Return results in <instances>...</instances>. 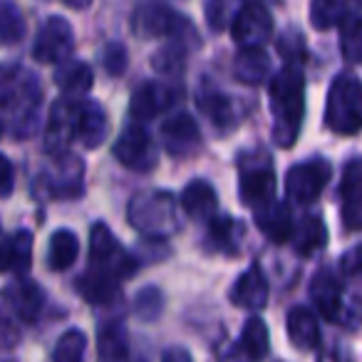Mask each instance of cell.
I'll return each mask as SVG.
<instances>
[{
	"label": "cell",
	"instance_id": "cell-20",
	"mask_svg": "<svg viewBox=\"0 0 362 362\" xmlns=\"http://www.w3.org/2000/svg\"><path fill=\"white\" fill-rule=\"evenodd\" d=\"M33 263V233L30 231H0V273H23L30 271Z\"/></svg>",
	"mask_w": 362,
	"mask_h": 362
},
{
	"label": "cell",
	"instance_id": "cell-30",
	"mask_svg": "<svg viewBox=\"0 0 362 362\" xmlns=\"http://www.w3.org/2000/svg\"><path fill=\"white\" fill-rule=\"evenodd\" d=\"M236 347L243 352L248 362H263L271 352V337H268V325L258 315H251L241 330V340Z\"/></svg>",
	"mask_w": 362,
	"mask_h": 362
},
{
	"label": "cell",
	"instance_id": "cell-15",
	"mask_svg": "<svg viewBox=\"0 0 362 362\" xmlns=\"http://www.w3.org/2000/svg\"><path fill=\"white\" fill-rule=\"evenodd\" d=\"M179 97V87L169 85V82H144V85H139L132 92L129 112L134 119L149 122L154 117H159L161 112L169 110V107H174Z\"/></svg>",
	"mask_w": 362,
	"mask_h": 362
},
{
	"label": "cell",
	"instance_id": "cell-18",
	"mask_svg": "<svg viewBox=\"0 0 362 362\" xmlns=\"http://www.w3.org/2000/svg\"><path fill=\"white\" fill-rule=\"evenodd\" d=\"M310 298L320 315L330 322H342V283L330 266L320 268L310 281Z\"/></svg>",
	"mask_w": 362,
	"mask_h": 362
},
{
	"label": "cell",
	"instance_id": "cell-31",
	"mask_svg": "<svg viewBox=\"0 0 362 362\" xmlns=\"http://www.w3.org/2000/svg\"><path fill=\"white\" fill-rule=\"evenodd\" d=\"M80 256V238L70 228H57L47 243V266L52 271H67Z\"/></svg>",
	"mask_w": 362,
	"mask_h": 362
},
{
	"label": "cell",
	"instance_id": "cell-11",
	"mask_svg": "<svg viewBox=\"0 0 362 362\" xmlns=\"http://www.w3.org/2000/svg\"><path fill=\"white\" fill-rule=\"evenodd\" d=\"M231 35L241 50H263L273 35V16L263 3H243L231 21Z\"/></svg>",
	"mask_w": 362,
	"mask_h": 362
},
{
	"label": "cell",
	"instance_id": "cell-14",
	"mask_svg": "<svg viewBox=\"0 0 362 362\" xmlns=\"http://www.w3.org/2000/svg\"><path fill=\"white\" fill-rule=\"evenodd\" d=\"M161 146L171 156H179V159L197 154L202 149V132H199L197 119L189 112H179V115H171L169 119H164V124H161Z\"/></svg>",
	"mask_w": 362,
	"mask_h": 362
},
{
	"label": "cell",
	"instance_id": "cell-6",
	"mask_svg": "<svg viewBox=\"0 0 362 362\" xmlns=\"http://www.w3.org/2000/svg\"><path fill=\"white\" fill-rule=\"evenodd\" d=\"M276 169L266 149H248L238 156V194L251 211L276 202Z\"/></svg>",
	"mask_w": 362,
	"mask_h": 362
},
{
	"label": "cell",
	"instance_id": "cell-46",
	"mask_svg": "<svg viewBox=\"0 0 362 362\" xmlns=\"http://www.w3.org/2000/svg\"><path fill=\"white\" fill-rule=\"evenodd\" d=\"M0 134H3V122H0Z\"/></svg>",
	"mask_w": 362,
	"mask_h": 362
},
{
	"label": "cell",
	"instance_id": "cell-12",
	"mask_svg": "<svg viewBox=\"0 0 362 362\" xmlns=\"http://www.w3.org/2000/svg\"><path fill=\"white\" fill-rule=\"evenodd\" d=\"M72 47H75L72 25L62 16H50L37 30V37L33 42V57L45 65H62L70 57Z\"/></svg>",
	"mask_w": 362,
	"mask_h": 362
},
{
	"label": "cell",
	"instance_id": "cell-16",
	"mask_svg": "<svg viewBox=\"0 0 362 362\" xmlns=\"http://www.w3.org/2000/svg\"><path fill=\"white\" fill-rule=\"evenodd\" d=\"M197 105H199V110H202V115L211 122V127L218 132V134H231V132L238 127V122H241L233 100L226 95V92L214 87L211 82H204V85L199 87Z\"/></svg>",
	"mask_w": 362,
	"mask_h": 362
},
{
	"label": "cell",
	"instance_id": "cell-34",
	"mask_svg": "<svg viewBox=\"0 0 362 362\" xmlns=\"http://www.w3.org/2000/svg\"><path fill=\"white\" fill-rule=\"evenodd\" d=\"M25 16L13 3H0V45H18L25 37Z\"/></svg>",
	"mask_w": 362,
	"mask_h": 362
},
{
	"label": "cell",
	"instance_id": "cell-3",
	"mask_svg": "<svg viewBox=\"0 0 362 362\" xmlns=\"http://www.w3.org/2000/svg\"><path fill=\"white\" fill-rule=\"evenodd\" d=\"M268 105L273 115V141L283 149L296 144L305 117V80L298 67H283L268 85Z\"/></svg>",
	"mask_w": 362,
	"mask_h": 362
},
{
	"label": "cell",
	"instance_id": "cell-5",
	"mask_svg": "<svg viewBox=\"0 0 362 362\" xmlns=\"http://www.w3.org/2000/svg\"><path fill=\"white\" fill-rule=\"evenodd\" d=\"M325 127L342 136L362 129V82L352 72H340L327 90Z\"/></svg>",
	"mask_w": 362,
	"mask_h": 362
},
{
	"label": "cell",
	"instance_id": "cell-26",
	"mask_svg": "<svg viewBox=\"0 0 362 362\" xmlns=\"http://www.w3.org/2000/svg\"><path fill=\"white\" fill-rule=\"evenodd\" d=\"M253 216H256V226L261 228V233L271 238L273 243L291 241L293 218H291V209H288L283 202L268 204V206L253 211Z\"/></svg>",
	"mask_w": 362,
	"mask_h": 362
},
{
	"label": "cell",
	"instance_id": "cell-43",
	"mask_svg": "<svg viewBox=\"0 0 362 362\" xmlns=\"http://www.w3.org/2000/svg\"><path fill=\"white\" fill-rule=\"evenodd\" d=\"M16 187V171L6 154H0V199H8Z\"/></svg>",
	"mask_w": 362,
	"mask_h": 362
},
{
	"label": "cell",
	"instance_id": "cell-8",
	"mask_svg": "<svg viewBox=\"0 0 362 362\" xmlns=\"http://www.w3.org/2000/svg\"><path fill=\"white\" fill-rule=\"evenodd\" d=\"M332 176V166L322 156H313L300 164H293L286 171L283 179V189L286 197L296 204H313L322 194V189L327 187V181Z\"/></svg>",
	"mask_w": 362,
	"mask_h": 362
},
{
	"label": "cell",
	"instance_id": "cell-4",
	"mask_svg": "<svg viewBox=\"0 0 362 362\" xmlns=\"http://www.w3.org/2000/svg\"><path fill=\"white\" fill-rule=\"evenodd\" d=\"M127 218L141 236L161 241L179 231V202L171 192H161V189L141 192L127 206Z\"/></svg>",
	"mask_w": 362,
	"mask_h": 362
},
{
	"label": "cell",
	"instance_id": "cell-23",
	"mask_svg": "<svg viewBox=\"0 0 362 362\" xmlns=\"http://www.w3.org/2000/svg\"><path fill=\"white\" fill-rule=\"evenodd\" d=\"M8 305L13 308V313L18 315V320L35 322L37 315L42 310L45 303V293L37 283L28 281V278H18L11 288H8Z\"/></svg>",
	"mask_w": 362,
	"mask_h": 362
},
{
	"label": "cell",
	"instance_id": "cell-19",
	"mask_svg": "<svg viewBox=\"0 0 362 362\" xmlns=\"http://www.w3.org/2000/svg\"><path fill=\"white\" fill-rule=\"evenodd\" d=\"M231 303L236 308H246V310H263L268 303V278L258 263L248 266L241 276L236 278L231 288Z\"/></svg>",
	"mask_w": 362,
	"mask_h": 362
},
{
	"label": "cell",
	"instance_id": "cell-44",
	"mask_svg": "<svg viewBox=\"0 0 362 362\" xmlns=\"http://www.w3.org/2000/svg\"><path fill=\"white\" fill-rule=\"evenodd\" d=\"M161 362H194L192 355H189L187 347H169V350L161 352Z\"/></svg>",
	"mask_w": 362,
	"mask_h": 362
},
{
	"label": "cell",
	"instance_id": "cell-22",
	"mask_svg": "<svg viewBox=\"0 0 362 362\" xmlns=\"http://www.w3.org/2000/svg\"><path fill=\"white\" fill-rule=\"evenodd\" d=\"M181 209L189 218H197V221H211L218 211V199L216 192L209 181L204 179H194L189 181L179 199Z\"/></svg>",
	"mask_w": 362,
	"mask_h": 362
},
{
	"label": "cell",
	"instance_id": "cell-25",
	"mask_svg": "<svg viewBox=\"0 0 362 362\" xmlns=\"http://www.w3.org/2000/svg\"><path fill=\"white\" fill-rule=\"evenodd\" d=\"M107 132H110L107 112L92 100L82 102L80 119H77V139H80L87 149H97V146L107 139Z\"/></svg>",
	"mask_w": 362,
	"mask_h": 362
},
{
	"label": "cell",
	"instance_id": "cell-13",
	"mask_svg": "<svg viewBox=\"0 0 362 362\" xmlns=\"http://www.w3.org/2000/svg\"><path fill=\"white\" fill-rule=\"evenodd\" d=\"M82 100H67L60 97L52 102L50 115L45 122V151L50 156L67 154V146L77 136V119H80Z\"/></svg>",
	"mask_w": 362,
	"mask_h": 362
},
{
	"label": "cell",
	"instance_id": "cell-21",
	"mask_svg": "<svg viewBox=\"0 0 362 362\" xmlns=\"http://www.w3.org/2000/svg\"><path fill=\"white\" fill-rule=\"evenodd\" d=\"M97 352H100V362H134L132 337L124 322L107 320L105 325H100Z\"/></svg>",
	"mask_w": 362,
	"mask_h": 362
},
{
	"label": "cell",
	"instance_id": "cell-9",
	"mask_svg": "<svg viewBox=\"0 0 362 362\" xmlns=\"http://www.w3.org/2000/svg\"><path fill=\"white\" fill-rule=\"evenodd\" d=\"M112 154H115V159L122 166L139 171V174L151 171L156 166V161H159V151H156L154 139L146 132V127H141L139 122H132L129 127L122 129V134L115 139Z\"/></svg>",
	"mask_w": 362,
	"mask_h": 362
},
{
	"label": "cell",
	"instance_id": "cell-10",
	"mask_svg": "<svg viewBox=\"0 0 362 362\" xmlns=\"http://www.w3.org/2000/svg\"><path fill=\"white\" fill-rule=\"evenodd\" d=\"M40 187L52 199H77L85 192V164L75 154L52 156L50 166L40 174Z\"/></svg>",
	"mask_w": 362,
	"mask_h": 362
},
{
	"label": "cell",
	"instance_id": "cell-37",
	"mask_svg": "<svg viewBox=\"0 0 362 362\" xmlns=\"http://www.w3.org/2000/svg\"><path fill=\"white\" fill-rule=\"evenodd\" d=\"M340 47L347 62H362V16H347L342 23Z\"/></svg>",
	"mask_w": 362,
	"mask_h": 362
},
{
	"label": "cell",
	"instance_id": "cell-40",
	"mask_svg": "<svg viewBox=\"0 0 362 362\" xmlns=\"http://www.w3.org/2000/svg\"><path fill=\"white\" fill-rule=\"evenodd\" d=\"M102 67H105L110 75H122L127 70V50L119 42H110L102 50Z\"/></svg>",
	"mask_w": 362,
	"mask_h": 362
},
{
	"label": "cell",
	"instance_id": "cell-45",
	"mask_svg": "<svg viewBox=\"0 0 362 362\" xmlns=\"http://www.w3.org/2000/svg\"><path fill=\"white\" fill-rule=\"evenodd\" d=\"M218 362H248V360L243 357V352L236 345H228L223 352H218Z\"/></svg>",
	"mask_w": 362,
	"mask_h": 362
},
{
	"label": "cell",
	"instance_id": "cell-7",
	"mask_svg": "<svg viewBox=\"0 0 362 362\" xmlns=\"http://www.w3.org/2000/svg\"><path fill=\"white\" fill-rule=\"evenodd\" d=\"M132 33L136 37H171V42L197 45V33L187 18L166 3H141L132 13Z\"/></svg>",
	"mask_w": 362,
	"mask_h": 362
},
{
	"label": "cell",
	"instance_id": "cell-1",
	"mask_svg": "<svg viewBox=\"0 0 362 362\" xmlns=\"http://www.w3.org/2000/svg\"><path fill=\"white\" fill-rule=\"evenodd\" d=\"M136 268V258L117 241L110 226L95 223L90 231V266L77 281V291L92 305H107L119 296L122 281Z\"/></svg>",
	"mask_w": 362,
	"mask_h": 362
},
{
	"label": "cell",
	"instance_id": "cell-41",
	"mask_svg": "<svg viewBox=\"0 0 362 362\" xmlns=\"http://www.w3.org/2000/svg\"><path fill=\"white\" fill-rule=\"evenodd\" d=\"M340 271L347 278H362V246H355L340 258Z\"/></svg>",
	"mask_w": 362,
	"mask_h": 362
},
{
	"label": "cell",
	"instance_id": "cell-17",
	"mask_svg": "<svg viewBox=\"0 0 362 362\" xmlns=\"http://www.w3.org/2000/svg\"><path fill=\"white\" fill-rule=\"evenodd\" d=\"M342 223L350 231H362V156L350 159L340 179Z\"/></svg>",
	"mask_w": 362,
	"mask_h": 362
},
{
	"label": "cell",
	"instance_id": "cell-2",
	"mask_svg": "<svg viewBox=\"0 0 362 362\" xmlns=\"http://www.w3.org/2000/svg\"><path fill=\"white\" fill-rule=\"evenodd\" d=\"M42 87L33 72L18 62L0 65V110L11 119V129L18 139L35 134L40 124Z\"/></svg>",
	"mask_w": 362,
	"mask_h": 362
},
{
	"label": "cell",
	"instance_id": "cell-32",
	"mask_svg": "<svg viewBox=\"0 0 362 362\" xmlns=\"http://www.w3.org/2000/svg\"><path fill=\"white\" fill-rule=\"evenodd\" d=\"M233 75L246 85H261L271 75V60L263 50H241L233 60Z\"/></svg>",
	"mask_w": 362,
	"mask_h": 362
},
{
	"label": "cell",
	"instance_id": "cell-28",
	"mask_svg": "<svg viewBox=\"0 0 362 362\" xmlns=\"http://www.w3.org/2000/svg\"><path fill=\"white\" fill-rule=\"evenodd\" d=\"M291 241H293V248H296L300 256H310V253L325 248L327 226H325V221H322V216H317V214L303 216L300 223L293 226Z\"/></svg>",
	"mask_w": 362,
	"mask_h": 362
},
{
	"label": "cell",
	"instance_id": "cell-29",
	"mask_svg": "<svg viewBox=\"0 0 362 362\" xmlns=\"http://www.w3.org/2000/svg\"><path fill=\"white\" fill-rule=\"evenodd\" d=\"M209 243L214 251L226 253V256H236L241 248L243 238V223H238L233 216H214L209 221Z\"/></svg>",
	"mask_w": 362,
	"mask_h": 362
},
{
	"label": "cell",
	"instance_id": "cell-27",
	"mask_svg": "<svg viewBox=\"0 0 362 362\" xmlns=\"http://www.w3.org/2000/svg\"><path fill=\"white\" fill-rule=\"evenodd\" d=\"M55 85L62 90V97L67 100H77L85 92L92 90V82H95V72L87 62L67 60L62 65L55 67Z\"/></svg>",
	"mask_w": 362,
	"mask_h": 362
},
{
	"label": "cell",
	"instance_id": "cell-39",
	"mask_svg": "<svg viewBox=\"0 0 362 362\" xmlns=\"http://www.w3.org/2000/svg\"><path fill=\"white\" fill-rule=\"evenodd\" d=\"M161 308H164V298H161L159 288H144L134 300V310L144 320H156L161 315Z\"/></svg>",
	"mask_w": 362,
	"mask_h": 362
},
{
	"label": "cell",
	"instance_id": "cell-36",
	"mask_svg": "<svg viewBox=\"0 0 362 362\" xmlns=\"http://www.w3.org/2000/svg\"><path fill=\"white\" fill-rule=\"evenodd\" d=\"M85 350H87L85 332L72 327V330L62 332V337L57 340L55 352H52V362H85Z\"/></svg>",
	"mask_w": 362,
	"mask_h": 362
},
{
	"label": "cell",
	"instance_id": "cell-24",
	"mask_svg": "<svg viewBox=\"0 0 362 362\" xmlns=\"http://www.w3.org/2000/svg\"><path fill=\"white\" fill-rule=\"evenodd\" d=\"M286 330L288 340L298 350H315L320 345V325H317V317L313 315V310H308V308L296 305L288 310Z\"/></svg>",
	"mask_w": 362,
	"mask_h": 362
},
{
	"label": "cell",
	"instance_id": "cell-33",
	"mask_svg": "<svg viewBox=\"0 0 362 362\" xmlns=\"http://www.w3.org/2000/svg\"><path fill=\"white\" fill-rule=\"evenodd\" d=\"M187 52L189 45H184V42H169L151 55V67L161 77H179L187 67Z\"/></svg>",
	"mask_w": 362,
	"mask_h": 362
},
{
	"label": "cell",
	"instance_id": "cell-38",
	"mask_svg": "<svg viewBox=\"0 0 362 362\" xmlns=\"http://www.w3.org/2000/svg\"><path fill=\"white\" fill-rule=\"evenodd\" d=\"M276 47L283 60L288 62V67H298V62H305V57H308L305 37H303V33L296 30V28H288L286 33H281Z\"/></svg>",
	"mask_w": 362,
	"mask_h": 362
},
{
	"label": "cell",
	"instance_id": "cell-35",
	"mask_svg": "<svg viewBox=\"0 0 362 362\" xmlns=\"http://www.w3.org/2000/svg\"><path fill=\"white\" fill-rule=\"evenodd\" d=\"M350 6L345 3H330V0H315L310 6V23L315 30H330L347 21Z\"/></svg>",
	"mask_w": 362,
	"mask_h": 362
},
{
	"label": "cell",
	"instance_id": "cell-42",
	"mask_svg": "<svg viewBox=\"0 0 362 362\" xmlns=\"http://www.w3.org/2000/svg\"><path fill=\"white\" fill-rule=\"evenodd\" d=\"M228 11H231V6H226V3H209L206 6V21L214 33H221L226 28Z\"/></svg>",
	"mask_w": 362,
	"mask_h": 362
}]
</instances>
